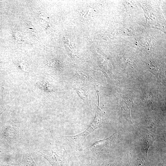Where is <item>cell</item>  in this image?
<instances>
[{
	"label": "cell",
	"mask_w": 166,
	"mask_h": 166,
	"mask_svg": "<svg viewBox=\"0 0 166 166\" xmlns=\"http://www.w3.org/2000/svg\"><path fill=\"white\" fill-rule=\"evenodd\" d=\"M0 166H18V164H15L11 162L6 163L0 164Z\"/></svg>",
	"instance_id": "5bb4252c"
},
{
	"label": "cell",
	"mask_w": 166,
	"mask_h": 166,
	"mask_svg": "<svg viewBox=\"0 0 166 166\" xmlns=\"http://www.w3.org/2000/svg\"><path fill=\"white\" fill-rule=\"evenodd\" d=\"M94 87L97 94L98 97V104H99V98L102 90V87L99 84L95 83L94 85Z\"/></svg>",
	"instance_id": "7c38bea8"
},
{
	"label": "cell",
	"mask_w": 166,
	"mask_h": 166,
	"mask_svg": "<svg viewBox=\"0 0 166 166\" xmlns=\"http://www.w3.org/2000/svg\"><path fill=\"white\" fill-rule=\"evenodd\" d=\"M4 110L2 108H0V116L4 112Z\"/></svg>",
	"instance_id": "2e32d148"
},
{
	"label": "cell",
	"mask_w": 166,
	"mask_h": 166,
	"mask_svg": "<svg viewBox=\"0 0 166 166\" xmlns=\"http://www.w3.org/2000/svg\"><path fill=\"white\" fill-rule=\"evenodd\" d=\"M52 153L50 155H46L40 151H38L39 155L46 159L52 166H69L71 157V152L65 150L62 155L58 156L56 152L51 149Z\"/></svg>",
	"instance_id": "7a4b0ae2"
},
{
	"label": "cell",
	"mask_w": 166,
	"mask_h": 166,
	"mask_svg": "<svg viewBox=\"0 0 166 166\" xmlns=\"http://www.w3.org/2000/svg\"><path fill=\"white\" fill-rule=\"evenodd\" d=\"M101 166H117V164L115 162H108L103 163Z\"/></svg>",
	"instance_id": "4fadbf2b"
},
{
	"label": "cell",
	"mask_w": 166,
	"mask_h": 166,
	"mask_svg": "<svg viewBox=\"0 0 166 166\" xmlns=\"http://www.w3.org/2000/svg\"><path fill=\"white\" fill-rule=\"evenodd\" d=\"M22 157L18 166H37L31 156L29 144H25L22 146Z\"/></svg>",
	"instance_id": "277c9868"
},
{
	"label": "cell",
	"mask_w": 166,
	"mask_h": 166,
	"mask_svg": "<svg viewBox=\"0 0 166 166\" xmlns=\"http://www.w3.org/2000/svg\"><path fill=\"white\" fill-rule=\"evenodd\" d=\"M16 65L22 71L26 73H28L30 70L29 64L27 62L22 61L16 62Z\"/></svg>",
	"instance_id": "52a82bcc"
},
{
	"label": "cell",
	"mask_w": 166,
	"mask_h": 166,
	"mask_svg": "<svg viewBox=\"0 0 166 166\" xmlns=\"http://www.w3.org/2000/svg\"><path fill=\"white\" fill-rule=\"evenodd\" d=\"M116 97L123 115L129 124H132L130 116V111L132 101L129 97L123 94L117 93Z\"/></svg>",
	"instance_id": "3957f363"
},
{
	"label": "cell",
	"mask_w": 166,
	"mask_h": 166,
	"mask_svg": "<svg viewBox=\"0 0 166 166\" xmlns=\"http://www.w3.org/2000/svg\"><path fill=\"white\" fill-rule=\"evenodd\" d=\"M129 162V160H128L127 162L124 163L122 166H131L130 162Z\"/></svg>",
	"instance_id": "9a60e30c"
},
{
	"label": "cell",
	"mask_w": 166,
	"mask_h": 166,
	"mask_svg": "<svg viewBox=\"0 0 166 166\" xmlns=\"http://www.w3.org/2000/svg\"><path fill=\"white\" fill-rule=\"evenodd\" d=\"M74 88L81 99L84 101H86L87 99V94L83 89L77 85L74 86Z\"/></svg>",
	"instance_id": "9c48e42d"
},
{
	"label": "cell",
	"mask_w": 166,
	"mask_h": 166,
	"mask_svg": "<svg viewBox=\"0 0 166 166\" xmlns=\"http://www.w3.org/2000/svg\"><path fill=\"white\" fill-rule=\"evenodd\" d=\"M26 28L29 33L31 36L35 38H38V35L34 26L29 22H26Z\"/></svg>",
	"instance_id": "ba28073f"
},
{
	"label": "cell",
	"mask_w": 166,
	"mask_h": 166,
	"mask_svg": "<svg viewBox=\"0 0 166 166\" xmlns=\"http://www.w3.org/2000/svg\"><path fill=\"white\" fill-rule=\"evenodd\" d=\"M76 75L78 78L81 80H85L88 79L87 75L83 72L78 71L76 73Z\"/></svg>",
	"instance_id": "30bf717a"
},
{
	"label": "cell",
	"mask_w": 166,
	"mask_h": 166,
	"mask_svg": "<svg viewBox=\"0 0 166 166\" xmlns=\"http://www.w3.org/2000/svg\"><path fill=\"white\" fill-rule=\"evenodd\" d=\"M103 113L99 106H97L95 116L93 121L83 132L76 135L63 137L65 143L72 148L80 150L86 137L95 130L103 128Z\"/></svg>",
	"instance_id": "6da1fadb"
},
{
	"label": "cell",
	"mask_w": 166,
	"mask_h": 166,
	"mask_svg": "<svg viewBox=\"0 0 166 166\" xmlns=\"http://www.w3.org/2000/svg\"><path fill=\"white\" fill-rule=\"evenodd\" d=\"M160 138V136L158 135L150 132H147L145 137L143 141V148L146 158L147 157L148 151L149 147L156 139Z\"/></svg>",
	"instance_id": "5b68a950"
},
{
	"label": "cell",
	"mask_w": 166,
	"mask_h": 166,
	"mask_svg": "<svg viewBox=\"0 0 166 166\" xmlns=\"http://www.w3.org/2000/svg\"><path fill=\"white\" fill-rule=\"evenodd\" d=\"M13 35L14 39L17 42L21 43L23 41L22 36L19 32L15 31L13 32Z\"/></svg>",
	"instance_id": "8fae6325"
},
{
	"label": "cell",
	"mask_w": 166,
	"mask_h": 166,
	"mask_svg": "<svg viewBox=\"0 0 166 166\" xmlns=\"http://www.w3.org/2000/svg\"><path fill=\"white\" fill-rule=\"evenodd\" d=\"M36 85L41 90L45 92H51L53 90V85L46 81L38 82L36 83Z\"/></svg>",
	"instance_id": "8992f818"
}]
</instances>
